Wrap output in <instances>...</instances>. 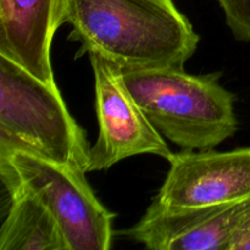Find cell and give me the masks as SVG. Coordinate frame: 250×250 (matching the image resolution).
I'll return each mask as SVG.
<instances>
[{
	"label": "cell",
	"mask_w": 250,
	"mask_h": 250,
	"mask_svg": "<svg viewBox=\"0 0 250 250\" xmlns=\"http://www.w3.org/2000/svg\"><path fill=\"white\" fill-rule=\"evenodd\" d=\"M63 23L77 56L98 53L124 71L183 67L199 44L172 0H62Z\"/></svg>",
	"instance_id": "obj_1"
},
{
	"label": "cell",
	"mask_w": 250,
	"mask_h": 250,
	"mask_svg": "<svg viewBox=\"0 0 250 250\" xmlns=\"http://www.w3.org/2000/svg\"><path fill=\"white\" fill-rule=\"evenodd\" d=\"M227 27L239 42H250V0H216Z\"/></svg>",
	"instance_id": "obj_10"
},
{
	"label": "cell",
	"mask_w": 250,
	"mask_h": 250,
	"mask_svg": "<svg viewBox=\"0 0 250 250\" xmlns=\"http://www.w3.org/2000/svg\"><path fill=\"white\" fill-rule=\"evenodd\" d=\"M247 198L195 208L167 207L155 198L143 217L121 233L151 250H229Z\"/></svg>",
	"instance_id": "obj_7"
},
{
	"label": "cell",
	"mask_w": 250,
	"mask_h": 250,
	"mask_svg": "<svg viewBox=\"0 0 250 250\" xmlns=\"http://www.w3.org/2000/svg\"><path fill=\"white\" fill-rule=\"evenodd\" d=\"M88 56L94 72L99 136L90 148L87 172L107 170L143 154L168 160L172 151L127 88L124 70L98 53Z\"/></svg>",
	"instance_id": "obj_5"
},
{
	"label": "cell",
	"mask_w": 250,
	"mask_h": 250,
	"mask_svg": "<svg viewBox=\"0 0 250 250\" xmlns=\"http://www.w3.org/2000/svg\"><path fill=\"white\" fill-rule=\"evenodd\" d=\"M124 78L153 126L182 150L214 149L238 129L236 95L220 83V72L160 67L124 71Z\"/></svg>",
	"instance_id": "obj_2"
},
{
	"label": "cell",
	"mask_w": 250,
	"mask_h": 250,
	"mask_svg": "<svg viewBox=\"0 0 250 250\" xmlns=\"http://www.w3.org/2000/svg\"><path fill=\"white\" fill-rule=\"evenodd\" d=\"M61 6L62 0H0V54L50 84H56L51 42Z\"/></svg>",
	"instance_id": "obj_8"
},
{
	"label": "cell",
	"mask_w": 250,
	"mask_h": 250,
	"mask_svg": "<svg viewBox=\"0 0 250 250\" xmlns=\"http://www.w3.org/2000/svg\"><path fill=\"white\" fill-rule=\"evenodd\" d=\"M0 148H20L87 172L90 148L56 84L0 54Z\"/></svg>",
	"instance_id": "obj_3"
},
{
	"label": "cell",
	"mask_w": 250,
	"mask_h": 250,
	"mask_svg": "<svg viewBox=\"0 0 250 250\" xmlns=\"http://www.w3.org/2000/svg\"><path fill=\"white\" fill-rule=\"evenodd\" d=\"M0 173L6 190L21 186L46 205L68 250L111 248L115 214L104 207L85 171L20 148H0Z\"/></svg>",
	"instance_id": "obj_4"
},
{
	"label": "cell",
	"mask_w": 250,
	"mask_h": 250,
	"mask_svg": "<svg viewBox=\"0 0 250 250\" xmlns=\"http://www.w3.org/2000/svg\"><path fill=\"white\" fill-rule=\"evenodd\" d=\"M229 250H250V195L247 198L246 211L232 238Z\"/></svg>",
	"instance_id": "obj_11"
},
{
	"label": "cell",
	"mask_w": 250,
	"mask_h": 250,
	"mask_svg": "<svg viewBox=\"0 0 250 250\" xmlns=\"http://www.w3.org/2000/svg\"><path fill=\"white\" fill-rule=\"evenodd\" d=\"M167 161L170 170L156 195L167 207H210L250 195V146L183 150L171 154Z\"/></svg>",
	"instance_id": "obj_6"
},
{
	"label": "cell",
	"mask_w": 250,
	"mask_h": 250,
	"mask_svg": "<svg viewBox=\"0 0 250 250\" xmlns=\"http://www.w3.org/2000/svg\"><path fill=\"white\" fill-rule=\"evenodd\" d=\"M10 208L0 229V250H68L46 205L21 186L7 190Z\"/></svg>",
	"instance_id": "obj_9"
}]
</instances>
